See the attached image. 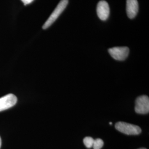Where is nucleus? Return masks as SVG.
I'll list each match as a JSON object with an SVG mask.
<instances>
[{
  "label": "nucleus",
  "instance_id": "nucleus-6",
  "mask_svg": "<svg viewBox=\"0 0 149 149\" xmlns=\"http://www.w3.org/2000/svg\"><path fill=\"white\" fill-rule=\"evenodd\" d=\"M110 9L108 3L106 1H100L97 7V16L102 21H106L109 15Z\"/></svg>",
  "mask_w": 149,
  "mask_h": 149
},
{
  "label": "nucleus",
  "instance_id": "nucleus-4",
  "mask_svg": "<svg viewBox=\"0 0 149 149\" xmlns=\"http://www.w3.org/2000/svg\"><path fill=\"white\" fill-rule=\"evenodd\" d=\"M108 52L113 59L118 61H123L127 58L129 49L127 47H114L109 49Z\"/></svg>",
  "mask_w": 149,
  "mask_h": 149
},
{
  "label": "nucleus",
  "instance_id": "nucleus-11",
  "mask_svg": "<svg viewBox=\"0 0 149 149\" xmlns=\"http://www.w3.org/2000/svg\"><path fill=\"white\" fill-rule=\"evenodd\" d=\"M1 138L0 137V148H1Z\"/></svg>",
  "mask_w": 149,
  "mask_h": 149
},
{
  "label": "nucleus",
  "instance_id": "nucleus-1",
  "mask_svg": "<svg viewBox=\"0 0 149 149\" xmlns=\"http://www.w3.org/2000/svg\"><path fill=\"white\" fill-rule=\"evenodd\" d=\"M69 0H61L59 4L56 6L54 11L53 12L52 15L49 16L48 19L43 25V28L46 29L48 28L51 26V25L55 21L61 13L64 11L65 8L68 4Z\"/></svg>",
  "mask_w": 149,
  "mask_h": 149
},
{
  "label": "nucleus",
  "instance_id": "nucleus-12",
  "mask_svg": "<svg viewBox=\"0 0 149 149\" xmlns=\"http://www.w3.org/2000/svg\"><path fill=\"white\" fill-rule=\"evenodd\" d=\"M109 124H110V125H112V122L109 123Z\"/></svg>",
  "mask_w": 149,
  "mask_h": 149
},
{
  "label": "nucleus",
  "instance_id": "nucleus-9",
  "mask_svg": "<svg viewBox=\"0 0 149 149\" xmlns=\"http://www.w3.org/2000/svg\"><path fill=\"white\" fill-rule=\"evenodd\" d=\"M104 145V142L101 139H96L94 140V143L93 145V149H101Z\"/></svg>",
  "mask_w": 149,
  "mask_h": 149
},
{
  "label": "nucleus",
  "instance_id": "nucleus-3",
  "mask_svg": "<svg viewBox=\"0 0 149 149\" xmlns=\"http://www.w3.org/2000/svg\"><path fill=\"white\" fill-rule=\"evenodd\" d=\"M135 111L140 114H146L149 112V98L147 96L138 97L135 101Z\"/></svg>",
  "mask_w": 149,
  "mask_h": 149
},
{
  "label": "nucleus",
  "instance_id": "nucleus-13",
  "mask_svg": "<svg viewBox=\"0 0 149 149\" xmlns=\"http://www.w3.org/2000/svg\"><path fill=\"white\" fill-rule=\"evenodd\" d=\"M145 149V148H140V149Z\"/></svg>",
  "mask_w": 149,
  "mask_h": 149
},
{
  "label": "nucleus",
  "instance_id": "nucleus-10",
  "mask_svg": "<svg viewBox=\"0 0 149 149\" xmlns=\"http://www.w3.org/2000/svg\"><path fill=\"white\" fill-rule=\"evenodd\" d=\"M22 2L24 4V5H27L32 3L34 0H21Z\"/></svg>",
  "mask_w": 149,
  "mask_h": 149
},
{
  "label": "nucleus",
  "instance_id": "nucleus-5",
  "mask_svg": "<svg viewBox=\"0 0 149 149\" xmlns=\"http://www.w3.org/2000/svg\"><path fill=\"white\" fill-rule=\"evenodd\" d=\"M17 102V98L13 94H8L0 98V112L14 106Z\"/></svg>",
  "mask_w": 149,
  "mask_h": 149
},
{
  "label": "nucleus",
  "instance_id": "nucleus-8",
  "mask_svg": "<svg viewBox=\"0 0 149 149\" xmlns=\"http://www.w3.org/2000/svg\"><path fill=\"white\" fill-rule=\"evenodd\" d=\"M93 143H94V139L91 137L87 136V137H86L84 139V145L86 146V148H87L88 149L93 146Z\"/></svg>",
  "mask_w": 149,
  "mask_h": 149
},
{
  "label": "nucleus",
  "instance_id": "nucleus-7",
  "mask_svg": "<svg viewBox=\"0 0 149 149\" xmlns=\"http://www.w3.org/2000/svg\"><path fill=\"white\" fill-rule=\"evenodd\" d=\"M127 13L130 19H133L139 11L138 2L137 0H127Z\"/></svg>",
  "mask_w": 149,
  "mask_h": 149
},
{
  "label": "nucleus",
  "instance_id": "nucleus-2",
  "mask_svg": "<svg viewBox=\"0 0 149 149\" xmlns=\"http://www.w3.org/2000/svg\"><path fill=\"white\" fill-rule=\"evenodd\" d=\"M115 128L119 132L129 135H139L141 132V128L138 125L123 122L117 123Z\"/></svg>",
  "mask_w": 149,
  "mask_h": 149
}]
</instances>
